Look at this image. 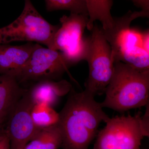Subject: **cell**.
I'll return each mask as SVG.
<instances>
[{
    "label": "cell",
    "mask_w": 149,
    "mask_h": 149,
    "mask_svg": "<svg viewBox=\"0 0 149 149\" xmlns=\"http://www.w3.org/2000/svg\"><path fill=\"white\" fill-rule=\"evenodd\" d=\"M110 118L100 103L85 91L72 88L61 111L57 124L61 131L63 149H89L98 133L100 124Z\"/></svg>",
    "instance_id": "1"
},
{
    "label": "cell",
    "mask_w": 149,
    "mask_h": 149,
    "mask_svg": "<svg viewBox=\"0 0 149 149\" xmlns=\"http://www.w3.org/2000/svg\"><path fill=\"white\" fill-rule=\"evenodd\" d=\"M102 107L124 112L146 106L149 101V71H141L120 61L105 91Z\"/></svg>",
    "instance_id": "2"
},
{
    "label": "cell",
    "mask_w": 149,
    "mask_h": 149,
    "mask_svg": "<svg viewBox=\"0 0 149 149\" xmlns=\"http://www.w3.org/2000/svg\"><path fill=\"white\" fill-rule=\"evenodd\" d=\"M143 16L141 11H128L123 16L113 17L112 28L102 31L111 47L114 63L121 62L140 71H146L149 70V53L143 47V32L130 28L133 20Z\"/></svg>",
    "instance_id": "3"
},
{
    "label": "cell",
    "mask_w": 149,
    "mask_h": 149,
    "mask_svg": "<svg viewBox=\"0 0 149 149\" xmlns=\"http://www.w3.org/2000/svg\"><path fill=\"white\" fill-rule=\"evenodd\" d=\"M60 25L50 24L38 12L31 0H24L23 10L13 22L0 28V44L27 41L50 49Z\"/></svg>",
    "instance_id": "4"
},
{
    "label": "cell",
    "mask_w": 149,
    "mask_h": 149,
    "mask_svg": "<svg viewBox=\"0 0 149 149\" xmlns=\"http://www.w3.org/2000/svg\"><path fill=\"white\" fill-rule=\"evenodd\" d=\"M91 31L85 59L88 63L89 72L85 91L95 97L104 93L113 75L114 61L111 47L102 27L94 24Z\"/></svg>",
    "instance_id": "5"
},
{
    "label": "cell",
    "mask_w": 149,
    "mask_h": 149,
    "mask_svg": "<svg viewBox=\"0 0 149 149\" xmlns=\"http://www.w3.org/2000/svg\"><path fill=\"white\" fill-rule=\"evenodd\" d=\"M61 25L56 32L50 49L58 51L63 56L70 67L85 60L89 38H84L83 34L89 21V16L70 13L60 19Z\"/></svg>",
    "instance_id": "6"
},
{
    "label": "cell",
    "mask_w": 149,
    "mask_h": 149,
    "mask_svg": "<svg viewBox=\"0 0 149 149\" xmlns=\"http://www.w3.org/2000/svg\"><path fill=\"white\" fill-rule=\"evenodd\" d=\"M106 123L97 134L93 149H141L142 140L149 136L143 127L141 112L110 118Z\"/></svg>",
    "instance_id": "7"
},
{
    "label": "cell",
    "mask_w": 149,
    "mask_h": 149,
    "mask_svg": "<svg viewBox=\"0 0 149 149\" xmlns=\"http://www.w3.org/2000/svg\"><path fill=\"white\" fill-rule=\"evenodd\" d=\"M69 66L61 53L36 43L29 59L15 77L19 83L29 81L55 80L68 71Z\"/></svg>",
    "instance_id": "8"
},
{
    "label": "cell",
    "mask_w": 149,
    "mask_h": 149,
    "mask_svg": "<svg viewBox=\"0 0 149 149\" xmlns=\"http://www.w3.org/2000/svg\"><path fill=\"white\" fill-rule=\"evenodd\" d=\"M29 91L25 92L9 115L6 130L10 142L11 149H23L40 128L32 117L34 107Z\"/></svg>",
    "instance_id": "9"
},
{
    "label": "cell",
    "mask_w": 149,
    "mask_h": 149,
    "mask_svg": "<svg viewBox=\"0 0 149 149\" xmlns=\"http://www.w3.org/2000/svg\"><path fill=\"white\" fill-rule=\"evenodd\" d=\"M36 44L28 42L19 46L0 44V75L15 77L29 59Z\"/></svg>",
    "instance_id": "10"
},
{
    "label": "cell",
    "mask_w": 149,
    "mask_h": 149,
    "mask_svg": "<svg viewBox=\"0 0 149 149\" xmlns=\"http://www.w3.org/2000/svg\"><path fill=\"white\" fill-rule=\"evenodd\" d=\"M72 88L66 80H47L37 82L29 91L34 104H45L52 107Z\"/></svg>",
    "instance_id": "11"
},
{
    "label": "cell",
    "mask_w": 149,
    "mask_h": 149,
    "mask_svg": "<svg viewBox=\"0 0 149 149\" xmlns=\"http://www.w3.org/2000/svg\"><path fill=\"white\" fill-rule=\"evenodd\" d=\"M14 76L0 75V123L3 124L24 93Z\"/></svg>",
    "instance_id": "12"
},
{
    "label": "cell",
    "mask_w": 149,
    "mask_h": 149,
    "mask_svg": "<svg viewBox=\"0 0 149 149\" xmlns=\"http://www.w3.org/2000/svg\"><path fill=\"white\" fill-rule=\"evenodd\" d=\"M86 2L89 16L87 29L91 31L95 22L98 20L103 30L111 29L113 24V17L111 12L112 0H86Z\"/></svg>",
    "instance_id": "13"
},
{
    "label": "cell",
    "mask_w": 149,
    "mask_h": 149,
    "mask_svg": "<svg viewBox=\"0 0 149 149\" xmlns=\"http://www.w3.org/2000/svg\"><path fill=\"white\" fill-rule=\"evenodd\" d=\"M62 142L61 131L56 124L40 128L23 149H57Z\"/></svg>",
    "instance_id": "14"
},
{
    "label": "cell",
    "mask_w": 149,
    "mask_h": 149,
    "mask_svg": "<svg viewBox=\"0 0 149 149\" xmlns=\"http://www.w3.org/2000/svg\"><path fill=\"white\" fill-rule=\"evenodd\" d=\"M32 115L35 125L39 128L55 125L58 123L59 113L47 104H35Z\"/></svg>",
    "instance_id": "15"
},
{
    "label": "cell",
    "mask_w": 149,
    "mask_h": 149,
    "mask_svg": "<svg viewBox=\"0 0 149 149\" xmlns=\"http://www.w3.org/2000/svg\"><path fill=\"white\" fill-rule=\"evenodd\" d=\"M45 1L48 12L67 10L70 13L88 16L86 0H45Z\"/></svg>",
    "instance_id": "16"
},
{
    "label": "cell",
    "mask_w": 149,
    "mask_h": 149,
    "mask_svg": "<svg viewBox=\"0 0 149 149\" xmlns=\"http://www.w3.org/2000/svg\"><path fill=\"white\" fill-rule=\"evenodd\" d=\"M0 149H11L9 137L3 126L0 128Z\"/></svg>",
    "instance_id": "17"
},
{
    "label": "cell",
    "mask_w": 149,
    "mask_h": 149,
    "mask_svg": "<svg viewBox=\"0 0 149 149\" xmlns=\"http://www.w3.org/2000/svg\"><path fill=\"white\" fill-rule=\"evenodd\" d=\"M141 10L149 12V0H131Z\"/></svg>",
    "instance_id": "18"
},
{
    "label": "cell",
    "mask_w": 149,
    "mask_h": 149,
    "mask_svg": "<svg viewBox=\"0 0 149 149\" xmlns=\"http://www.w3.org/2000/svg\"><path fill=\"white\" fill-rule=\"evenodd\" d=\"M143 45L144 49L149 53V30L143 32L142 34Z\"/></svg>",
    "instance_id": "19"
},
{
    "label": "cell",
    "mask_w": 149,
    "mask_h": 149,
    "mask_svg": "<svg viewBox=\"0 0 149 149\" xmlns=\"http://www.w3.org/2000/svg\"><path fill=\"white\" fill-rule=\"evenodd\" d=\"M3 126V124H2L1 123H0V128H1V127H2Z\"/></svg>",
    "instance_id": "20"
}]
</instances>
